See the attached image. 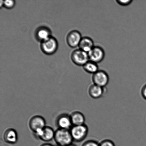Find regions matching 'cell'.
<instances>
[{
    "label": "cell",
    "instance_id": "6da1fadb",
    "mask_svg": "<svg viewBox=\"0 0 146 146\" xmlns=\"http://www.w3.org/2000/svg\"><path fill=\"white\" fill-rule=\"evenodd\" d=\"M54 139L58 145L62 146L71 145L74 141L70 130L60 128L55 131Z\"/></svg>",
    "mask_w": 146,
    "mask_h": 146
},
{
    "label": "cell",
    "instance_id": "7a4b0ae2",
    "mask_svg": "<svg viewBox=\"0 0 146 146\" xmlns=\"http://www.w3.org/2000/svg\"><path fill=\"white\" fill-rule=\"evenodd\" d=\"M73 141L80 142L84 141L88 135L89 129L86 124L73 126L70 130Z\"/></svg>",
    "mask_w": 146,
    "mask_h": 146
},
{
    "label": "cell",
    "instance_id": "3957f363",
    "mask_svg": "<svg viewBox=\"0 0 146 146\" xmlns=\"http://www.w3.org/2000/svg\"><path fill=\"white\" fill-rule=\"evenodd\" d=\"M58 41L52 36L41 42V50L46 55H51L55 53L58 50Z\"/></svg>",
    "mask_w": 146,
    "mask_h": 146
},
{
    "label": "cell",
    "instance_id": "277c9868",
    "mask_svg": "<svg viewBox=\"0 0 146 146\" xmlns=\"http://www.w3.org/2000/svg\"><path fill=\"white\" fill-rule=\"evenodd\" d=\"M71 59L75 65L78 66H84L90 60L88 53L80 48L73 51L71 55Z\"/></svg>",
    "mask_w": 146,
    "mask_h": 146
},
{
    "label": "cell",
    "instance_id": "5b68a950",
    "mask_svg": "<svg viewBox=\"0 0 146 146\" xmlns=\"http://www.w3.org/2000/svg\"><path fill=\"white\" fill-rule=\"evenodd\" d=\"M109 80L108 74L103 70H99L92 76L93 84L104 88L108 85Z\"/></svg>",
    "mask_w": 146,
    "mask_h": 146
},
{
    "label": "cell",
    "instance_id": "8992f818",
    "mask_svg": "<svg viewBox=\"0 0 146 146\" xmlns=\"http://www.w3.org/2000/svg\"><path fill=\"white\" fill-rule=\"evenodd\" d=\"M29 128L34 133L43 129L46 127V122L43 117L40 115L34 116L29 121Z\"/></svg>",
    "mask_w": 146,
    "mask_h": 146
},
{
    "label": "cell",
    "instance_id": "52a82bcc",
    "mask_svg": "<svg viewBox=\"0 0 146 146\" xmlns=\"http://www.w3.org/2000/svg\"><path fill=\"white\" fill-rule=\"evenodd\" d=\"M88 54L90 60L97 64L101 62L104 60L105 55L104 49L98 46H94Z\"/></svg>",
    "mask_w": 146,
    "mask_h": 146
},
{
    "label": "cell",
    "instance_id": "ba28073f",
    "mask_svg": "<svg viewBox=\"0 0 146 146\" xmlns=\"http://www.w3.org/2000/svg\"><path fill=\"white\" fill-rule=\"evenodd\" d=\"M82 38L79 31L77 30H73L68 33L67 35V44L71 48H75L78 46Z\"/></svg>",
    "mask_w": 146,
    "mask_h": 146
},
{
    "label": "cell",
    "instance_id": "9c48e42d",
    "mask_svg": "<svg viewBox=\"0 0 146 146\" xmlns=\"http://www.w3.org/2000/svg\"><path fill=\"white\" fill-rule=\"evenodd\" d=\"M55 134V131L51 127L46 126L37 133L36 135L41 141L48 142L54 139Z\"/></svg>",
    "mask_w": 146,
    "mask_h": 146
},
{
    "label": "cell",
    "instance_id": "30bf717a",
    "mask_svg": "<svg viewBox=\"0 0 146 146\" xmlns=\"http://www.w3.org/2000/svg\"><path fill=\"white\" fill-rule=\"evenodd\" d=\"M57 124L58 128L69 130L73 126L70 115L62 114L58 117L57 120Z\"/></svg>",
    "mask_w": 146,
    "mask_h": 146
},
{
    "label": "cell",
    "instance_id": "8fae6325",
    "mask_svg": "<svg viewBox=\"0 0 146 146\" xmlns=\"http://www.w3.org/2000/svg\"><path fill=\"white\" fill-rule=\"evenodd\" d=\"M105 88L96 85L91 84L88 87V94L90 96L94 99L101 98L105 92Z\"/></svg>",
    "mask_w": 146,
    "mask_h": 146
},
{
    "label": "cell",
    "instance_id": "7c38bea8",
    "mask_svg": "<svg viewBox=\"0 0 146 146\" xmlns=\"http://www.w3.org/2000/svg\"><path fill=\"white\" fill-rule=\"evenodd\" d=\"M51 31L49 28L45 26H41L36 31L35 36L37 40L41 42L51 36Z\"/></svg>",
    "mask_w": 146,
    "mask_h": 146
},
{
    "label": "cell",
    "instance_id": "4fadbf2b",
    "mask_svg": "<svg viewBox=\"0 0 146 146\" xmlns=\"http://www.w3.org/2000/svg\"><path fill=\"white\" fill-rule=\"evenodd\" d=\"M3 138L4 141L7 143L14 144L18 141V134L15 129L9 128L4 131Z\"/></svg>",
    "mask_w": 146,
    "mask_h": 146
},
{
    "label": "cell",
    "instance_id": "5bb4252c",
    "mask_svg": "<svg viewBox=\"0 0 146 146\" xmlns=\"http://www.w3.org/2000/svg\"><path fill=\"white\" fill-rule=\"evenodd\" d=\"M80 49L88 53L94 46L93 40L89 37H82L78 46Z\"/></svg>",
    "mask_w": 146,
    "mask_h": 146
},
{
    "label": "cell",
    "instance_id": "9a60e30c",
    "mask_svg": "<svg viewBox=\"0 0 146 146\" xmlns=\"http://www.w3.org/2000/svg\"><path fill=\"white\" fill-rule=\"evenodd\" d=\"M73 126L85 124V118L84 114L80 111H74L70 115Z\"/></svg>",
    "mask_w": 146,
    "mask_h": 146
},
{
    "label": "cell",
    "instance_id": "2e32d148",
    "mask_svg": "<svg viewBox=\"0 0 146 146\" xmlns=\"http://www.w3.org/2000/svg\"><path fill=\"white\" fill-rule=\"evenodd\" d=\"M83 67L86 72L93 74L99 70L98 64L90 60L88 61Z\"/></svg>",
    "mask_w": 146,
    "mask_h": 146
},
{
    "label": "cell",
    "instance_id": "e0dca14e",
    "mask_svg": "<svg viewBox=\"0 0 146 146\" xmlns=\"http://www.w3.org/2000/svg\"><path fill=\"white\" fill-rule=\"evenodd\" d=\"M15 1L13 0H6L4 1L3 6L8 9H11L15 6Z\"/></svg>",
    "mask_w": 146,
    "mask_h": 146
},
{
    "label": "cell",
    "instance_id": "ac0fdd59",
    "mask_svg": "<svg viewBox=\"0 0 146 146\" xmlns=\"http://www.w3.org/2000/svg\"><path fill=\"white\" fill-rule=\"evenodd\" d=\"M81 146H100V144L97 141L91 139L85 141Z\"/></svg>",
    "mask_w": 146,
    "mask_h": 146
},
{
    "label": "cell",
    "instance_id": "d6986e66",
    "mask_svg": "<svg viewBox=\"0 0 146 146\" xmlns=\"http://www.w3.org/2000/svg\"><path fill=\"white\" fill-rule=\"evenodd\" d=\"M100 146H115V144L111 140L105 139L99 143Z\"/></svg>",
    "mask_w": 146,
    "mask_h": 146
},
{
    "label": "cell",
    "instance_id": "ffe728a7",
    "mask_svg": "<svg viewBox=\"0 0 146 146\" xmlns=\"http://www.w3.org/2000/svg\"><path fill=\"white\" fill-rule=\"evenodd\" d=\"M132 0H117L116 1L117 3L119 5L122 6H127L129 5L133 2Z\"/></svg>",
    "mask_w": 146,
    "mask_h": 146
},
{
    "label": "cell",
    "instance_id": "44dd1931",
    "mask_svg": "<svg viewBox=\"0 0 146 146\" xmlns=\"http://www.w3.org/2000/svg\"><path fill=\"white\" fill-rule=\"evenodd\" d=\"M141 94L143 98L146 100V84H144L141 88Z\"/></svg>",
    "mask_w": 146,
    "mask_h": 146
},
{
    "label": "cell",
    "instance_id": "7402d4cb",
    "mask_svg": "<svg viewBox=\"0 0 146 146\" xmlns=\"http://www.w3.org/2000/svg\"><path fill=\"white\" fill-rule=\"evenodd\" d=\"M4 5V1L1 0L0 1V7L1 8Z\"/></svg>",
    "mask_w": 146,
    "mask_h": 146
},
{
    "label": "cell",
    "instance_id": "603a6c76",
    "mask_svg": "<svg viewBox=\"0 0 146 146\" xmlns=\"http://www.w3.org/2000/svg\"><path fill=\"white\" fill-rule=\"evenodd\" d=\"M40 146H53L52 145H51V144H48V143H45L44 144H42V145H41Z\"/></svg>",
    "mask_w": 146,
    "mask_h": 146
},
{
    "label": "cell",
    "instance_id": "cb8c5ba5",
    "mask_svg": "<svg viewBox=\"0 0 146 146\" xmlns=\"http://www.w3.org/2000/svg\"><path fill=\"white\" fill-rule=\"evenodd\" d=\"M68 146H75L74 145H72V144H71V145H70Z\"/></svg>",
    "mask_w": 146,
    "mask_h": 146
},
{
    "label": "cell",
    "instance_id": "d4e9b609",
    "mask_svg": "<svg viewBox=\"0 0 146 146\" xmlns=\"http://www.w3.org/2000/svg\"><path fill=\"white\" fill-rule=\"evenodd\" d=\"M56 146H61V145H57Z\"/></svg>",
    "mask_w": 146,
    "mask_h": 146
}]
</instances>
